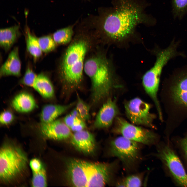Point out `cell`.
<instances>
[{
    "mask_svg": "<svg viewBox=\"0 0 187 187\" xmlns=\"http://www.w3.org/2000/svg\"><path fill=\"white\" fill-rule=\"evenodd\" d=\"M90 39L84 35L77 37L67 48L61 58L59 76L63 84L69 89L77 88L82 82L85 58L90 46Z\"/></svg>",
    "mask_w": 187,
    "mask_h": 187,
    "instance_id": "1",
    "label": "cell"
},
{
    "mask_svg": "<svg viewBox=\"0 0 187 187\" xmlns=\"http://www.w3.org/2000/svg\"><path fill=\"white\" fill-rule=\"evenodd\" d=\"M84 71L91 84V98L98 103L107 97L112 88V79L110 68L106 58L96 54L85 60Z\"/></svg>",
    "mask_w": 187,
    "mask_h": 187,
    "instance_id": "2",
    "label": "cell"
},
{
    "mask_svg": "<svg viewBox=\"0 0 187 187\" xmlns=\"http://www.w3.org/2000/svg\"><path fill=\"white\" fill-rule=\"evenodd\" d=\"M135 10L126 9L107 14L100 21L102 32L109 38L120 40L131 32L138 19Z\"/></svg>",
    "mask_w": 187,
    "mask_h": 187,
    "instance_id": "3",
    "label": "cell"
},
{
    "mask_svg": "<svg viewBox=\"0 0 187 187\" xmlns=\"http://www.w3.org/2000/svg\"><path fill=\"white\" fill-rule=\"evenodd\" d=\"M177 47V43L173 42L168 47L159 52L153 66L142 77L144 88L153 102L159 117L163 116L157 96L161 74L164 66L176 55Z\"/></svg>",
    "mask_w": 187,
    "mask_h": 187,
    "instance_id": "4",
    "label": "cell"
},
{
    "mask_svg": "<svg viewBox=\"0 0 187 187\" xmlns=\"http://www.w3.org/2000/svg\"><path fill=\"white\" fill-rule=\"evenodd\" d=\"M142 144L121 136L110 141L109 154L121 161L125 170L132 171L142 160Z\"/></svg>",
    "mask_w": 187,
    "mask_h": 187,
    "instance_id": "5",
    "label": "cell"
},
{
    "mask_svg": "<svg viewBox=\"0 0 187 187\" xmlns=\"http://www.w3.org/2000/svg\"><path fill=\"white\" fill-rule=\"evenodd\" d=\"M27 158L19 148L6 144L0 151V178L3 181H10L20 173L25 168Z\"/></svg>",
    "mask_w": 187,
    "mask_h": 187,
    "instance_id": "6",
    "label": "cell"
},
{
    "mask_svg": "<svg viewBox=\"0 0 187 187\" xmlns=\"http://www.w3.org/2000/svg\"><path fill=\"white\" fill-rule=\"evenodd\" d=\"M113 131L128 139L147 145L156 144L158 135L152 131L136 126L121 117H117Z\"/></svg>",
    "mask_w": 187,
    "mask_h": 187,
    "instance_id": "7",
    "label": "cell"
},
{
    "mask_svg": "<svg viewBox=\"0 0 187 187\" xmlns=\"http://www.w3.org/2000/svg\"><path fill=\"white\" fill-rule=\"evenodd\" d=\"M118 160L110 163L86 161L87 187H103L115 178L118 169Z\"/></svg>",
    "mask_w": 187,
    "mask_h": 187,
    "instance_id": "8",
    "label": "cell"
},
{
    "mask_svg": "<svg viewBox=\"0 0 187 187\" xmlns=\"http://www.w3.org/2000/svg\"><path fill=\"white\" fill-rule=\"evenodd\" d=\"M124 107L126 116L132 124L155 128L153 122L156 116L150 112V104L136 97L125 102Z\"/></svg>",
    "mask_w": 187,
    "mask_h": 187,
    "instance_id": "9",
    "label": "cell"
},
{
    "mask_svg": "<svg viewBox=\"0 0 187 187\" xmlns=\"http://www.w3.org/2000/svg\"><path fill=\"white\" fill-rule=\"evenodd\" d=\"M155 155L168 168L177 183L181 186L187 187V174L173 150L168 145H163L158 149Z\"/></svg>",
    "mask_w": 187,
    "mask_h": 187,
    "instance_id": "10",
    "label": "cell"
},
{
    "mask_svg": "<svg viewBox=\"0 0 187 187\" xmlns=\"http://www.w3.org/2000/svg\"><path fill=\"white\" fill-rule=\"evenodd\" d=\"M168 90L169 100L173 107L187 111V70L174 76Z\"/></svg>",
    "mask_w": 187,
    "mask_h": 187,
    "instance_id": "11",
    "label": "cell"
},
{
    "mask_svg": "<svg viewBox=\"0 0 187 187\" xmlns=\"http://www.w3.org/2000/svg\"><path fill=\"white\" fill-rule=\"evenodd\" d=\"M67 174L74 186L87 187L86 161L75 159L69 160L67 164Z\"/></svg>",
    "mask_w": 187,
    "mask_h": 187,
    "instance_id": "12",
    "label": "cell"
},
{
    "mask_svg": "<svg viewBox=\"0 0 187 187\" xmlns=\"http://www.w3.org/2000/svg\"><path fill=\"white\" fill-rule=\"evenodd\" d=\"M39 129L42 135L45 138L52 139L61 140L71 137V130L64 121L55 120L50 123H41Z\"/></svg>",
    "mask_w": 187,
    "mask_h": 187,
    "instance_id": "13",
    "label": "cell"
},
{
    "mask_svg": "<svg viewBox=\"0 0 187 187\" xmlns=\"http://www.w3.org/2000/svg\"><path fill=\"white\" fill-rule=\"evenodd\" d=\"M118 113V109L115 101L110 98L108 99L98 112L94 123V126L98 129L109 128Z\"/></svg>",
    "mask_w": 187,
    "mask_h": 187,
    "instance_id": "14",
    "label": "cell"
},
{
    "mask_svg": "<svg viewBox=\"0 0 187 187\" xmlns=\"http://www.w3.org/2000/svg\"><path fill=\"white\" fill-rule=\"evenodd\" d=\"M71 144L77 150L86 154H91L95 148V141L93 135L84 130L75 132L72 135Z\"/></svg>",
    "mask_w": 187,
    "mask_h": 187,
    "instance_id": "15",
    "label": "cell"
},
{
    "mask_svg": "<svg viewBox=\"0 0 187 187\" xmlns=\"http://www.w3.org/2000/svg\"><path fill=\"white\" fill-rule=\"evenodd\" d=\"M21 68L18 48L16 47L9 54L6 61L1 66L0 77L9 76H19L21 74Z\"/></svg>",
    "mask_w": 187,
    "mask_h": 187,
    "instance_id": "16",
    "label": "cell"
},
{
    "mask_svg": "<svg viewBox=\"0 0 187 187\" xmlns=\"http://www.w3.org/2000/svg\"><path fill=\"white\" fill-rule=\"evenodd\" d=\"M74 104L73 103L66 105L48 104L42 108L40 115L41 123H46L55 120L68 110Z\"/></svg>",
    "mask_w": 187,
    "mask_h": 187,
    "instance_id": "17",
    "label": "cell"
},
{
    "mask_svg": "<svg viewBox=\"0 0 187 187\" xmlns=\"http://www.w3.org/2000/svg\"><path fill=\"white\" fill-rule=\"evenodd\" d=\"M11 104L15 110L21 113L30 112L36 106V101L32 96L26 92L17 95L13 99Z\"/></svg>",
    "mask_w": 187,
    "mask_h": 187,
    "instance_id": "18",
    "label": "cell"
},
{
    "mask_svg": "<svg viewBox=\"0 0 187 187\" xmlns=\"http://www.w3.org/2000/svg\"><path fill=\"white\" fill-rule=\"evenodd\" d=\"M20 35L19 27L15 25L0 30V45L6 51H8Z\"/></svg>",
    "mask_w": 187,
    "mask_h": 187,
    "instance_id": "19",
    "label": "cell"
},
{
    "mask_svg": "<svg viewBox=\"0 0 187 187\" xmlns=\"http://www.w3.org/2000/svg\"><path fill=\"white\" fill-rule=\"evenodd\" d=\"M32 87L44 98H50L54 95V89L52 83L48 77L43 73L37 75Z\"/></svg>",
    "mask_w": 187,
    "mask_h": 187,
    "instance_id": "20",
    "label": "cell"
},
{
    "mask_svg": "<svg viewBox=\"0 0 187 187\" xmlns=\"http://www.w3.org/2000/svg\"><path fill=\"white\" fill-rule=\"evenodd\" d=\"M26 48L29 53L35 58L41 56L42 52L40 47L38 38L34 35L28 27L25 30Z\"/></svg>",
    "mask_w": 187,
    "mask_h": 187,
    "instance_id": "21",
    "label": "cell"
},
{
    "mask_svg": "<svg viewBox=\"0 0 187 187\" xmlns=\"http://www.w3.org/2000/svg\"><path fill=\"white\" fill-rule=\"evenodd\" d=\"M72 26L61 29L56 31L53 34L52 37L57 44H65L71 41L74 33Z\"/></svg>",
    "mask_w": 187,
    "mask_h": 187,
    "instance_id": "22",
    "label": "cell"
},
{
    "mask_svg": "<svg viewBox=\"0 0 187 187\" xmlns=\"http://www.w3.org/2000/svg\"><path fill=\"white\" fill-rule=\"evenodd\" d=\"M144 175L143 173H141L129 175L116 182L115 185L118 187H141Z\"/></svg>",
    "mask_w": 187,
    "mask_h": 187,
    "instance_id": "23",
    "label": "cell"
},
{
    "mask_svg": "<svg viewBox=\"0 0 187 187\" xmlns=\"http://www.w3.org/2000/svg\"><path fill=\"white\" fill-rule=\"evenodd\" d=\"M38 42L42 52L48 53L54 50L57 44L52 36H46L38 38Z\"/></svg>",
    "mask_w": 187,
    "mask_h": 187,
    "instance_id": "24",
    "label": "cell"
},
{
    "mask_svg": "<svg viewBox=\"0 0 187 187\" xmlns=\"http://www.w3.org/2000/svg\"><path fill=\"white\" fill-rule=\"evenodd\" d=\"M174 16L181 19L187 12V0H172Z\"/></svg>",
    "mask_w": 187,
    "mask_h": 187,
    "instance_id": "25",
    "label": "cell"
},
{
    "mask_svg": "<svg viewBox=\"0 0 187 187\" xmlns=\"http://www.w3.org/2000/svg\"><path fill=\"white\" fill-rule=\"evenodd\" d=\"M77 102L76 108L78 111L80 118L84 121L90 119V106L77 95Z\"/></svg>",
    "mask_w": 187,
    "mask_h": 187,
    "instance_id": "26",
    "label": "cell"
},
{
    "mask_svg": "<svg viewBox=\"0 0 187 187\" xmlns=\"http://www.w3.org/2000/svg\"><path fill=\"white\" fill-rule=\"evenodd\" d=\"M32 185L33 187L46 186L47 182L45 170L43 166L39 171L32 172Z\"/></svg>",
    "mask_w": 187,
    "mask_h": 187,
    "instance_id": "27",
    "label": "cell"
},
{
    "mask_svg": "<svg viewBox=\"0 0 187 187\" xmlns=\"http://www.w3.org/2000/svg\"><path fill=\"white\" fill-rule=\"evenodd\" d=\"M37 76L32 69L28 66L20 81L21 83L25 85L32 87Z\"/></svg>",
    "mask_w": 187,
    "mask_h": 187,
    "instance_id": "28",
    "label": "cell"
},
{
    "mask_svg": "<svg viewBox=\"0 0 187 187\" xmlns=\"http://www.w3.org/2000/svg\"><path fill=\"white\" fill-rule=\"evenodd\" d=\"M63 121L70 129L71 130L82 123L84 121L79 117L75 116L70 113L64 117Z\"/></svg>",
    "mask_w": 187,
    "mask_h": 187,
    "instance_id": "29",
    "label": "cell"
},
{
    "mask_svg": "<svg viewBox=\"0 0 187 187\" xmlns=\"http://www.w3.org/2000/svg\"><path fill=\"white\" fill-rule=\"evenodd\" d=\"M14 116L12 113L9 110L4 111L0 115V123L2 125L9 124L14 121Z\"/></svg>",
    "mask_w": 187,
    "mask_h": 187,
    "instance_id": "30",
    "label": "cell"
},
{
    "mask_svg": "<svg viewBox=\"0 0 187 187\" xmlns=\"http://www.w3.org/2000/svg\"><path fill=\"white\" fill-rule=\"evenodd\" d=\"M30 165L32 172L38 171L43 167L41 161L36 158H33L30 161Z\"/></svg>",
    "mask_w": 187,
    "mask_h": 187,
    "instance_id": "31",
    "label": "cell"
},
{
    "mask_svg": "<svg viewBox=\"0 0 187 187\" xmlns=\"http://www.w3.org/2000/svg\"><path fill=\"white\" fill-rule=\"evenodd\" d=\"M180 144L181 148L187 159V136L181 140Z\"/></svg>",
    "mask_w": 187,
    "mask_h": 187,
    "instance_id": "32",
    "label": "cell"
}]
</instances>
